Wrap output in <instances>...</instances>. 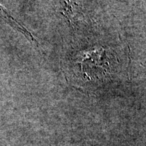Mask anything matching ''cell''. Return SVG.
Listing matches in <instances>:
<instances>
[{"label":"cell","mask_w":146,"mask_h":146,"mask_svg":"<svg viewBox=\"0 0 146 146\" xmlns=\"http://www.w3.org/2000/svg\"><path fill=\"white\" fill-rule=\"evenodd\" d=\"M0 18L1 19H3L5 23H8L10 27H12L14 29H15L16 31L23 34L24 35L26 36L27 39H28L29 41L37 44V42H36V39L33 37V35L25 27H24L21 23H19L17 21H16V19H14L7 12V10L1 5H0Z\"/></svg>","instance_id":"1"},{"label":"cell","mask_w":146,"mask_h":146,"mask_svg":"<svg viewBox=\"0 0 146 146\" xmlns=\"http://www.w3.org/2000/svg\"><path fill=\"white\" fill-rule=\"evenodd\" d=\"M82 146H89V145H82Z\"/></svg>","instance_id":"2"}]
</instances>
